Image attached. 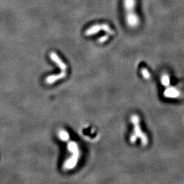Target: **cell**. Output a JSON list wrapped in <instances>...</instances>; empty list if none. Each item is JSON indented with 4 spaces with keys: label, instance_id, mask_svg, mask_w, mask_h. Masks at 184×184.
I'll return each instance as SVG.
<instances>
[{
    "label": "cell",
    "instance_id": "obj_8",
    "mask_svg": "<svg viewBox=\"0 0 184 184\" xmlns=\"http://www.w3.org/2000/svg\"><path fill=\"white\" fill-rule=\"evenodd\" d=\"M58 136H59V139L63 141H67L70 139V135L66 130H60L58 133Z\"/></svg>",
    "mask_w": 184,
    "mask_h": 184
},
{
    "label": "cell",
    "instance_id": "obj_12",
    "mask_svg": "<svg viewBox=\"0 0 184 184\" xmlns=\"http://www.w3.org/2000/svg\"><path fill=\"white\" fill-rule=\"evenodd\" d=\"M142 74H143V76L145 78L147 79V78L149 77V74L148 72H147V70L144 69L143 70H142Z\"/></svg>",
    "mask_w": 184,
    "mask_h": 184
},
{
    "label": "cell",
    "instance_id": "obj_4",
    "mask_svg": "<svg viewBox=\"0 0 184 184\" xmlns=\"http://www.w3.org/2000/svg\"><path fill=\"white\" fill-rule=\"evenodd\" d=\"M50 57L51 60L54 61L55 63H56L57 65L59 66V68L62 70V71H66L67 67L66 63L63 62L62 60L60 59L59 56H58L56 53H54V52H52L50 55Z\"/></svg>",
    "mask_w": 184,
    "mask_h": 184
},
{
    "label": "cell",
    "instance_id": "obj_5",
    "mask_svg": "<svg viewBox=\"0 0 184 184\" xmlns=\"http://www.w3.org/2000/svg\"><path fill=\"white\" fill-rule=\"evenodd\" d=\"M66 76V71H62L60 74H58V75H51L48 76V77L46 78V82H47V84H53L54 82L57 81L58 80L62 79L63 78H65Z\"/></svg>",
    "mask_w": 184,
    "mask_h": 184
},
{
    "label": "cell",
    "instance_id": "obj_6",
    "mask_svg": "<svg viewBox=\"0 0 184 184\" xmlns=\"http://www.w3.org/2000/svg\"><path fill=\"white\" fill-rule=\"evenodd\" d=\"M100 30H102V27H101V24H96L90 27V28H88L85 31V35L86 36H91L94 34H96L100 32Z\"/></svg>",
    "mask_w": 184,
    "mask_h": 184
},
{
    "label": "cell",
    "instance_id": "obj_10",
    "mask_svg": "<svg viewBox=\"0 0 184 184\" xmlns=\"http://www.w3.org/2000/svg\"><path fill=\"white\" fill-rule=\"evenodd\" d=\"M162 84L164 85H168L169 84L170 81H169V78H168V76L167 75H164L162 79Z\"/></svg>",
    "mask_w": 184,
    "mask_h": 184
},
{
    "label": "cell",
    "instance_id": "obj_3",
    "mask_svg": "<svg viewBox=\"0 0 184 184\" xmlns=\"http://www.w3.org/2000/svg\"><path fill=\"white\" fill-rule=\"evenodd\" d=\"M132 121L133 122V124L135 125V128H134V134H132L130 137V140L132 143H134L135 141H136V139L137 137L141 138V139H143V144H147V137H145V136H144V135L141 132V131L140 130V128L139 125V118H138L137 116H132Z\"/></svg>",
    "mask_w": 184,
    "mask_h": 184
},
{
    "label": "cell",
    "instance_id": "obj_1",
    "mask_svg": "<svg viewBox=\"0 0 184 184\" xmlns=\"http://www.w3.org/2000/svg\"><path fill=\"white\" fill-rule=\"evenodd\" d=\"M136 0H124V6L126 13V22L128 25L134 28L139 24V18L136 13Z\"/></svg>",
    "mask_w": 184,
    "mask_h": 184
},
{
    "label": "cell",
    "instance_id": "obj_11",
    "mask_svg": "<svg viewBox=\"0 0 184 184\" xmlns=\"http://www.w3.org/2000/svg\"><path fill=\"white\" fill-rule=\"evenodd\" d=\"M108 39H109V36L105 35V36L101 37L100 38L98 39V42H99L100 43H104V42H106Z\"/></svg>",
    "mask_w": 184,
    "mask_h": 184
},
{
    "label": "cell",
    "instance_id": "obj_7",
    "mask_svg": "<svg viewBox=\"0 0 184 184\" xmlns=\"http://www.w3.org/2000/svg\"><path fill=\"white\" fill-rule=\"evenodd\" d=\"M165 96L168 98H177L178 96H179V92L174 88L168 89L165 91Z\"/></svg>",
    "mask_w": 184,
    "mask_h": 184
},
{
    "label": "cell",
    "instance_id": "obj_9",
    "mask_svg": "<svg viewBox=\"0 0 184 184\" xmlns=\"http://www.w3.org/2000/svg\"><path fill=\"white\" fill-rule=\"evenodd\" d=\"M101 27H102V30H103L104 32H105L106 33H107L109 35H113L115 33L114 31L110 28L108 24H106V23L101 24Z\"/></svg>",
    "mask_w": 184,
    "mask_h": 184
},
{
    "label": "cell",
    "instance_id": "obj_2",
    "mask_svg": "<svg viewBox=\"0 0 184 184\" xmlns=\"http://www.w3.org/2000/svg\"><path fill=\"white\" fill-rule=\"evenodd\" d=\"M67 149L72 153V157L68 158L63 164V168L65 170H71L75 168L78 163L80 157V151L77 143L74 141H70L67 143Z\"/></svg>",
    "mask_w": 184,
    "mask_h": 184
}]
</instances>
